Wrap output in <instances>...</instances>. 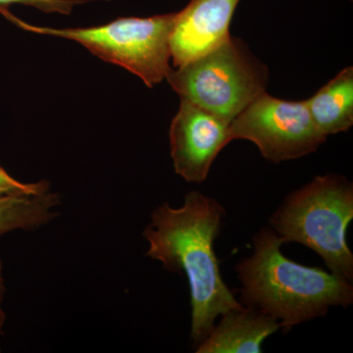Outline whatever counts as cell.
<instances>
[{"label": "cell", "mask_w": 353, "mask_h": 353, "mask_svg": "<svg viewBox=\"0 0 353 353\" xmlns=\"http://www.w3.org/2000/svg\"><path fill=\"white\" fill-rule=\"evenodd\" d=\"M224 216L219 202L190 192L181 208L165 202L155 208L143 234L148 243L146 256L189 281L190 336L196 347L214 328L218 316L243 307L225 284L214 250Z\"/></svg>", "instance_id": "6da1fadb"}, {"label": "cell", "mask_w": 353, "mask_h": 353, "mask_svg": "<svg viewBox=\"0 0 353 353\" xmlns=\"http://www.w3.org/2000/svg\"><path fill=\"white\" fill-rule=\"evenodd\" d=\"M284 241L274 230L263 228L253 240L252 256L236 266L243 303L274 318L285 332L321 317L333 306L353 303L350 281L314 267L304 266L281 252Z\"/></svg>", "instance_id": "7a4b0ae2"}, {"label": "cell", "mask_w": 353, "mask_h": 353, "mask_svg": "<svg viewBox=\"0 0 353 353\" xmlns=\"http://www.w3.org/2000/svg\"><path fill=\"white\" fill-rule=\"evenodd\" d=\"M352 219V183L326 175L290 194L270 221L284 243L294 241L314 250L331 272L352 281L353 254L345 234Z\"/></svg>", "instance_id": "3957f363"}, {"label": "cell", "mask_w": 353, "mask_h": 353, "mask_svg": "<svg viewBox=\"0 0 353 353\" xmlns=\"http://www.w3.org/2000/svg\"><path fill=\"white\" fill-rule=\"evenodd\" d=\"M166 79L181 99L230 124L265 92L268 70L240 39L231 37L208 54L171 69Z\"/></svg>", "instance_id": "277c9868"}, {"label": "cell", "mask_w": 353, "mask_h": 353, "mask_svg": "<svg viewBox=\"0 0 353 353\" xmlns=\"http://www.w3.org/2000/svg\"><path fill=\"white\" fill-rule=\"evenodd\" d=\"M0 13L26 31L73 39L95 57L139 76L148 87L162 82L169 72L170 34L176 13L150 18H121L92 28L52 29L23 22L0 6Z\"/></svg>", "instance_id": "5b68a950"}, {"label": "cell", "mask_w": 353, "mask_h": 353, "mask_svg": "<svg viewBox=\"0 0 353 353\" xmlns=\"http://www.w3.org/2000/svg\"><path fill=\"white\" fill-rule=\"evenodd\" d=\"M230 136L248 139L274 163L316 152L327 137L311 117L305 101H288L266 92L257 97L231 123Z\"/></svg>", "instance_id": "8992f818"}, {"label": "cell", "mask_w": 353, "mask_h": 353, "mask_svg": "<svg viewBox=\"0 0 353 353\" xmlns=\"http://www.w3.org/2000/svg\"><path fill=\"white\" fill-rule=\"evenodd\" d=\"M171 157L179 176L189 183H202L221 150L232 141L230 124L182 99L172 121Z\"/></svg>", "instance_id": "52a82bcc"}, {"label": "cell", "mask_w": 353, "mask_h": 353, "mask_svg": "<svg viewBox=\"0 0 353 353\" xmlns=\"http://www.w3.org/2000/svg\"><path fill=\"white\" fill-rule=\"evenodd\" d=\"M240 0H192L176 13L170 39L176 68L215 50L231 38L230 25Z\"/></svg>", "instance_id": "ba28073f"}, {"label": "cell", "mask_w": 353, "mask_h": 353, "mask_svg": "<svg viewBox=\"0 0 353 353\" xmlns=\"http://www.w3.org/2000/svg\"><path fill=\"white\" fill-rule=\"evenodd\" d=\"M205 340L197 345V353H260L263 341L281 328L270 316L248 307L228 311Z\"/></svg>", "instance_id": "9c48e42d"}, {"label": "cell", "mask_w": 353, "mask_h": 353, "mask_svg": "<svg viewBox=\"0 0 353 353\" xmlns=\"http://www.w3.org/2000/svg\"><path fill=\"white\" fill-rule=\"evenodd\" d=\"M305 102L325 136L348 131L353 124L352 67L343 69Z\"/></svg>", "instance_id": "30bf717a"}, {"label": "cell", "mask_w": 353, "mask_h": 353, "mask_svg": "<svg viewBox=\"0 0 353 353\" xmlns=\"http://www.w3.org/2000/svg\"><path fill=\"white\" fill-rule=\"evenodd\" d=\"M62 199L57 192L0 196V236L13 232H34L59 217Z\"/></svg>", "instance_id": "8fae6325"}, {"label": "cell", "mask_w": 353, "mask_h": 353, "mask_svg": "<svg viewBox=\"0 0 353 353\" xmlns=\"http://www.w3.org/2000/svg\"><path fill=\"white\" fill-rule=\"evenodd\" d=\"M50 190V183L41 181L38 183H22L16 180L0 166V196H32L43 194Z\"/></svg>", "instance_id": "7c38bea8"}, {"label": "cell", "mask_w": 353, "mask_h": 353, "mask_svg": "<svg viewBox=\"0 0 353 353\" xmlns=\"http://www.w3.org/2000/svg\"><path fill=\"white\" fill-rule=\"evenodd\" d=\"M82 3L80 0H0V6L10 4H24L34 6L46 13L70 14L76 4Z\"/></svg>", "instance_id": "4fadbf2b"}, {"label": "cell", "mask_w": 353, "mask_h": 353, "mask_svg": "<svg viewBox=\"0 0 353 353\" xmlns=\"http://www.w3.org/2000/svg\"><path fill=\"white\" fill-rule=\"evenodd\" d=\"M6 285L3 275V263L0 259V352H1V338L4 333L6 322V313L4 310V299H6Z\"/></svg>", "instance_id": "5bb4252c"}]
</instances>
